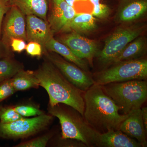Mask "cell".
Masks as SVG:
<instances>
[{
  "instance_id": "obj_10",
  "label": "cell",
  "mask_w": 147,
  "mask_h": 147,
  "mask_svg": "<svg viewBox=\"0 0 147 147\" xmlns=\"http://www.w3.org/2000/svg\"><path fill=\"white\" fill-rule=\"evenodd\" d=\"M24 15L14 6H11L7 13L3 21L1 40L7 46L9 40L12 38L26 40V21Z\"/></svg>"
},
{
  "instance_id": "obj_9",
  "label": "cell",
  "mask_w": 147,
  "mask_h": 147,
  "mask_svg": "<svg viewBox=\"0 0 147 147\" xmlns=\"http://www.w3.org/2000/svg\"><path fill=\"white\" fill-rule=\"evenodd\" d=\"M59 41L68 47L76 57L87 60L92 66L94 58L98 53L97 43L94 40L71 32L61 36Z\"/></svg>"
},
{
  "instance_id": "obj_2",
  "label": "cell",
  "mask_w": 147,
  "mask_h": 147,
  "mask_svg": "<svg viewBox=\"0 0 147 147\" xmlns=\"http://www.w3.org/2000/svg\"><path fill=\"white\" fill-rule=\"evenodd\" d=\"M34 72L39 81L40 86L48 94L49 105L65 104L84 115V92L69 82L53 63L46 60Z\"/></svg>"
},
{
  "instance_id": "obj_24",
  "label": "cell",
  "mask_w": 147,
  "mask_h": 147,
  "mask_svg": "<svg viewBox=\"0 0 147 147\" xmlns=\"http://www.w3.org/2000/svg\"><path fill=\"white\" fill-rule=\"evenodd\" d=\"M15 110L24 117H36L44 114L39 108L35 106L28 105H22L13 106Z\"/></svg>"
},
{
  "instance_id": "obj_18",
  "label": "cell",
  "mask_w": 147,
  "mask_h": 147,
  "mask_svg": "<svg viewBox=\"0 0 147 147\" xmlns=\"http://www.w3.org/2000/svg\"><path fill=\"white\" fill-rule=\"evenodd\" d=\"M44 50L57 53L67 60L76 65L84 71L87 72L89 71L88 66L85 60L76 57L68 47L55 39L53 37L46 43Z\"/></svg>"
},
{
  "instance_id": "obj_13",
  "label": "cell",
  "mask_w": 147,
  "mask_h": 147,
  "mask_svg": "<svg viewBox=\"0 0 147 147\" xmlns=\"http://www.w3.org/2000/svg\"><path fill=\"white\" fill-rule=\"evenodd\" d=\"M26 40L38 42L44 48L47 41L53 37V33L47 21L34 15L26 16Z\"/></svg>"
},
{
  "instance_id": "obj_27",
  "label": "cell",
  "mask_w": 147,
  "mask_h": 147,
  "mask_svg": "<svg viewBox=\"0 0 147 147\" xmlns=\"http://www.w3.org/2000/svg\"><path fill=\"white\" fill-rule=\"evenodd\" d=\"M42 47L40 44L35 41H30L26 45L25 50L27 54L32 57H40L42 54Z\"/></svg>"
},
{
  "instance_id": "obj_16",
  "label": "cell",
  "mask_w": 147,
  "mask_h": 147,
  "mask_svg": "<svg viewBox=\"0 0 147 147\" xmlns=\"http://www.w3.org/2000/svg\"><path fill=\"white\" fill-rule=\"evenodd\" d=\"M11 6L19 9L25 15H34L47 21L49 0H9Z\"/></svg>"
},
{
  "instance_id": "obj_11",
  "label": "cell",
  "mask_w": 147,
  "mask_h": 147,
  "mask_svg": "<svg viewBox=\"0 0 147 147\" xmlns=\"http://www.w3.org/2000/svg\"><path fill=\"white\" fill-rule=\"evenodd\" d=\"M51 11L47 22L53 34L63 32L67 25L76 15V11L65 0H51Z\"/></svg>"
},
{
  "instance_id": "obj_4",
  "label": "cell",
  "mask_w": 147,
  "mask_h": 147,
  "mask_svg": "<svg viewBox=\"0 0 147 147\" xmlns=\"http://www.w3.org/2000/svg\"><path fill=\"white\" fill-rule=\"evenodd\" d=\"M103 91L112 98L123 114L141 108L147 98L146 80L116 82L101 86Z\"/></svg>"
},
{
  "instance_id": "obj_21",
  "label": "cell",
  "mask_w": 147,
  "mask_h": 147,
  "mask_svg": "<svg viewBox=\"0 0 147 147\" xmlns=\"http://www.w3.org/2000/svg\"><path fill=\"white\" fill-rule=\"evenodd\" d=\"M22 64L15 60L13 57L0 59V82L9 79L18 71L24 69Z\"/></svg>"
},
{
  "instance_id": "obj_34",
  "label": "cell",
  "mask_w": 147,
  "mask_h": 147,
  "mask_svg": "<svg viewBox=\"0 0 147 147\" xmlns=\"http://www.w3.org/2000/svg\"><path fill=\"white\" fill-rule=\"evenodd\" d=\"M89 1L93 4L94 3L96 2L100 1V0H89Z\"/></svg>"
},
{
  "instance_id": "obj_14",
  "label": "cell",
  "mask_w": 147,
  "mask_h": 147,
  "mask_svg": "<svg viewBox=\"0 0 147 147\" xmlns=\"http://www.w3.org/2000/svg\"><path fill=\"white\" fill-rule=\"evenodd\" d=\"M119 130L129 137L137 139L142 147H147V132L142 120L141 108L131 112L121 124Z\"/></svg>"
},
{
  "instance_id": "obj_32",
  "label": "cell",
  "mask_w": 147,
  "mask_h": 147,
  "mask_svg": "<svg viewBox=\"0 0 147 147\" xmlns=\"http://www.w3.org/2000/svg\"><path fill=\"white\" fill-rule=\"evenodd\" d=\"M142 120L145 129L147 132V107H144L141 108Z\"/></svg>"
},
{
  "instance_id": "obj_25",
  "label": "cell",
  "mask_w": 147,
  "mask_h": 147,
  "mask_svg": "<svg viewBox=\"0 0 147 147\" xmlns=\"http://www.w3.org/2000/svg\"><path fill=\"white\" fill-rule=\"evenodd\" d=\"M15 92L10 79L0 82V104Z\"/></svg>"
},
{
  "instance_id": "obj_6",
  "label": "cell",
  "mask_w": 147,
  "mask_h": 147,
  "mask_svg": "<svg viewBox=\"0 0 147 147\" xmlns=\"http://www.w3.org/2000/svg\"><path fill=\"white\" fill-rule=\"evenodd\" d=\"M146 28V25L142 24L118 28L107 38L103 49L98 53L99 62L105 66L113 64L126 45L141 36Z\"/></svg>"
},
{
  "instance_id": "obj_23",
  "label": "cell",
  "mask_w": 147,
  "mask_h": 147,
  "mask_svg": "<svg viewBox=\"0 0 147 147\" xmlns=\"http://www.w3.org/2000/svg\"><path fill=\"white\" fill-rule=\"evenodd\" d=\"M53 134L48 133L36 137L26 142L20 143L15 147H45L53 137Z\"/></svg>"
},
{
  "instance_id": "obj_7",
  "label": "cell",
  "mask_w": 147,
  "mask_h": 147,
  "mask_svg": "<svg viewBox=\"0 0 147 147\" xmlns=\"http://www.w3.org/2000/svg\"><path fill=\"white\" fill-rule=\"evenodd\" d=\"M53 117L43 114L31 118L24 117L10 123L0 122V137L7 139L28 138L46 128Z\"/></svg>"
},
{
  "instance_id": "obj_1",
  "label": "cell",
  "mask_w": 147,
  "mask_h": 147,
  "mask_svg": "<svg viewBox=\"0 0 147 147\" xmlns=\"http://www.w3.org/2000/svg\"><path fill=\"white\" fill-rule=\"evenodd\" d=\"M84 98L83 117L87 123L100 134L110 129L119 130L121 124L130 114H119L120 108L100 85H93L84 92Z\"/></svg>"
},
{
  "instance_id": "obj_19",
  "label": "cell",
  "mask_w": 147,
  "mask_h": 147,
  "mask_svg": "<svg viewBox=\"0 0 147 147\" xmlns=\"http://www.w3.org/2000/svg\"><path fill=\"white\" fill-rule=\"evenodd\" d=\"M146 37L140 36L126 45L114 61L113 64L123 61L140 59L146 52Z\"/></svg>"
},
{
  "instance_id": "obj_30",
  "label": "cell",
  "mask_w": 147,
  "mask_h": 147,
  "mask_svg": "<svg viewBox=\"0 0 147 147\" xmlns=\"http://www.w3.org/2000/svg\"><path fill=\"white\" fill-rule=\"evenodd\" d=\"M11 6L9 0H0V39L1 37L2 29L4 15L8 12Z\"/></svg>"
},
{
  "instance_id": "obj_17",
  "label": "cell",
  "mask_w": 147,
  "mask_h": 147,
  "mask_svg": "<svg viewBox=\"0 0 147 147\" xmlns=\"http://www.w3.org/2000/svg\"><path fill=\"white\" fill-rule=\"evenodd\" d=\"M97 28L96 20L90 13H76L64 29L63 32H72L79 34H87Z\"/></svg>"
},
{
  "instance_id": "obj_20",
  "label": "cell",
  "mask_w": 147,
  "mask_h": 147,
  "mask_svg": "<svg viewBox=\"0 0 147 147\" xmlns=\"http://www.w3.org/2000/svg\"><path fill=\"white\" fill-rule=\"evenodd\" d=\"M10 79L16 92L37 88L40 86L39 81L32 71L21 69Z\"/></svg>"
},
{
  "instance_id": "obj_12",
  "label": "cell",
  "mask_w": 147,
  "mask_h": 147,
  "mask_svg": "<svg viewBox=\"0 0 147 147\" xmlns=\"http://www.w3.org/2000/svg\"><path fill=\"white\" fill-rule=\"evenodd\" d=\"M147 11V0H121L115 21L119 24H130L142 18Z\"/></svg>"
},
{
  "instance_id": "obj_5",
  "label": "cell",
  "mask_w": 147,
  "mask_h": 147,
  "mask_svg": "<svg viewBox=\"0 0 147 147\" xmlns=\"http://www.w3.org/2000/svg\"><path fill=\"white\" fill-rule=\"evenodd\" d=\"M98 72L93 76L95 84L100 86L116 82L146 80L147 60L145 59L123 61Z\"/></svg>"
},
{
  "instance_id": "obj_26",
  "label": "cell",
  "mask_w": 147,
  "mask_h": 147,
  "mask_svg": "<svg viewBox=\"0 0 147 147\" xmlns=\"http://www.w3.org/2000/svg\"><path fill=\"white\" fill-rule=\"evenodd\" d=\"M93 9L92 15L94 17L104 19L108 17L110 13V7L107 5L101 3L100 1L97 2L93 4Z\"/></svg>"
},
{
  "instance_id": "obj_8",
  "label": "cell",
  "mask_w": 147,
  "mask_h": 147,
  "mask_svg": "<svg viewBox=\"0 0 147 147\" xmlns=\"http://www.w3.org/2000/svg\"><path fill=\"white\" fill-rule=\"evenodd\" d=\"M46 60L58 69L63 75L76 88L85 92L95 84L92 77L76 65L67 60L59 55L44 50Z\"/></svg>"
},
{
  "instance_id": "obj_31",
  "label": "cell",
  "mask_w": 147,
  "mask_h": 147,
  "mask_svg": "<svg viewBox=\"0 0 147 147\" xmlns=\"http://www.w3.org/2000/svg\"><path fill=\"white\" fill-rule=\"evenodd\" d=\"M8 57H13L10 48L0 39V59Z\"/></svg>"
},
{
  "instance_id": "obj_33",
  "label": "cell",
  "mask_w": 147,
  "mask_h": 147,
  "mask_svg": "<svg viewBox=\"0 0 147 147\" xmlns=\"http://www.w3.org/2000/svg\"><path fill=\"white\" fill-rule=\"evenodd\" d=\"M66 3L70 6L74 7V5L75 3L77 1H86L88 0H65Z\"/></svg>"
},
{
  "instance_id": "obj_22",
  "label": "cell",
  "mask_w": 147,
  "mask_h": 147,
  "mask_svg": "<svg viewBox=\"0 0 147 147\" xmlns=\"http://www.w3.org/2000/svg\"><path fill=\"white\" fill-rule=\"evenodd\" d=\"M15 110L13 106H3L0 112V122L10 123L23 118Z\"/></svg>"
},
{
  "instance_id": "obj_28",
  "label": "cell",
  "mask_w": 147,
  "mask_h": 147,
  "mask_svg": "<svg viewBox=\"0 0 147 147\" xmlns=\"http://www.w3.org/2000/svg\"><path fill=\"white\" fill-rule=\"evenodd\" d=\"M7 45L9 47L10 46L12 51L21 53L25 50L26 44L24 40L19 38H12L10 40Z\"/></svg>"
},
{
  "instance_id": "obj_29",
  "label": "cell",
  "mask_w": 147,
  "mask_h": 147,
  "mask_svg": "<svg viewBox=\"0 0 147 147\" xmlns=\"http://www.w3.org/2000/svg\"><path fill=\"white\" fill-rule=\"evenodd\" d=\"M57 146L87 147L85 144L78 140L70 139H63L60 137L58 142Z\"/></svg>"
},
{
  "instance_id": "obj_35",
  "label": "cell",
  "mask_w": 147,
  "mask_h": 147,
  "mask_svg": "<svg viewBox=\"0 0 147 147\" xmlns=\"http://www.w3.org/2000/svg\"><path fill=\"white\" fill-rule=\"evenodd\" d=\"M3 106L1 104H0V112H1V109L2 108Z\"/></svg>"
},
{
  "instance_id": "obj_15",
  "label": "cell",
  "mask_w": 147,
  "mask_h": 147,
  "mask_svg": "<svg viewBox=\"0 0 147 147\" xmlns=\"http://www.w3.org/2000/svg\"><path fill=\"white\" fill-rule=\"evenodd\" d=\"M99 147H142L137 141L119 130L110 129L99 134Z\"/></svg>"
},
{
  "instance_id": "obj_3",
  "label": "cell",
  "mask_w": 147,
  "mask_h": 147,
  "mask_svg": "<svg viewBox=\"0 0 147 147\" xmlns=\"http://www.w3.org/2000/svg\"><path fill=\"white\" fill-rule=\"evenodd\" d=\"M47 110L49 114L59 121L61 138L78 140L87 147H99L100 133L92 128L77 110L62 103L48 105Z\"/></svg>"
}]
</instances>
